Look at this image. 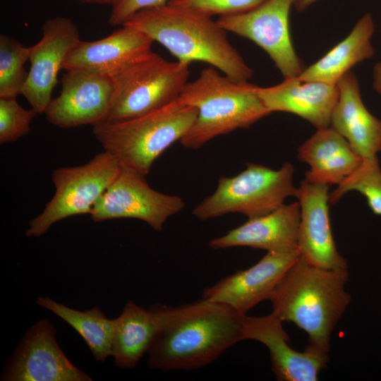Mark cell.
<instances>
[{
  "label": "cell",
  "instance_id": "obj_1",
  "mask_svg": "<svg viewBox=\"0 0 381 381\" xmlns=\"http://www.w3.org/2000/svg\"><path fill=\"white\" fill-rule=\"evenodd\" d=\"M153 306L159 326L147 352L151 369H198L243 340L246 314L222 303L202 297L175 306Z\"/></svg>",
  "mask_w": 381,
  "mask_h": 381
},
{
  "label": "cell",
  "instance_id": "obj_2",
  "mask_svg": "<svg viewBox=\"0 0 381 381\" xmlns=\"http://www.w3.org/2000/svg\"><path fill=\"white\" fill-rule=\"evenodd\" d=\"M122 25L138 30L164 47L178 61H202L230 78L248 81L253 70L212 17L166 4L143 9Z\"/></svg>",
  "mask_w": 381,
  "mask_h": 381
},
{
  "label": "cell",
  "instance_id": "obj_3",
  "mask_svg": "<svg viewBox=\"0 0 381 381\" xmlns=\"http://www.w3.org/2000/svg\"><path fill=\"white\" fill-rule=\"evenodd\" d=\"M348 279V270L320 267L300 257L269 298L272 313L305 331L308 346L328 353L332 332L351 301Z\"/></svg>",
  "mask_w": 381,
  "mask_h": 381
},
{
  "label": "cell",
  "instance_id": "obj_4",
  "mask_svg": "<svg viewBox=\"0 0 381 381\" xmlns=\"http://www.w3.org/2000/svg\"><path fill=\"white\" fill-rule=\"evenodd\" d=\"M216 68H203L183 87L179 98L198 110L183 146L198 149L212 139L238 128H248L271 114L258 96L257 86L221 75Z\"/></svg>",
  "mask_w": 381,
  "mask_h": 381
},
{
  "label": "cell",
  "instance_id": "obj_5",
  "mask_svg": "<svg viewBox=\"0 0 381 381\" xmlns=\"http://www.w3.org/2000/svg\"><path fill=\"white\" fill-rule=\"evenodd\" d=\"M198 110L179 97L169 104L146 114L93 126V134L104 150L122 167L145 176L154 162L186 134Z\"/></svg>",
  "mask_w": 381,
  "mask_h": 381
},
{
  "label": "cell",
  "instance_id": "obj_6",
  "mask_svg": "<svg viewBox=\"0 0 381 381\" xmlns=\"http://www.w3.org/2000/svg\"><path fill=\"white\" fill-rule=\"evenodd\" d=\"M294 169L285 162L278 170L252 163L233 177L221 176L214 192L193 210L200 220H207L229 213H240L248 219L268 214L295 196Z\"/></svg>",
  "mask_w": 381,
  "mask_h": 381
},
{
  "label": "cell",
  "instance_id": "obj_7",
  "mask_svg": "<svg viewBox=\"0 0 381 381\" xmlns=\"http://www.w3.org/2000/svg\"><path fill=\"white\" fill-rule=\"evenodd\" d=\"M189 65L152 52L113 75V99L104 122L140 116L177 99L188 82Z\"/></svg>",
  "mask_w": 381,
  "mask_h": 381
},
{
  "label": "cell",
  "instance_id": "obj_8",
  "mask_svg": "<svg viewBox=\"0 0 381 381\" xmlns=\"http://www.w3.org/2000/svg\"><path fill=\"white\" fill-rule=\"evenodd\" d=\"M121 170L117 159L106 151L83 165L54 169L52 174L54 195L43 211L30 221L25 236L40 237L62 219L90 214Z\"/></svg>",
  "mask_w": 381,
  "mask_h": 381
},
{
  "label": "cell",
  "instance_id": "obj_9",
  "mask_svg": "<svg viewBox=\"0 0 381 381\" xmlns=\"http://www.w3.org/2000/svg\"><path fill=\"white\" fill-rule=\"evenodd\" d=\"M294 0H265L239 14L219 17L226 32L247 38L262 49L284 78L298 77L306 68L290 35L289 13Z\"/></svg>",
  "mask_w": 381,
  "mask_h": 381
},
{
  "label": "cell",
  "instance_id": "obj_10",
  "mask_svg": "<svg viewBox=\"0 0 381 381\" xmlns=\"http://www.w3.org/2000/svg\"><path fill=\"white\" fill-rule=\"evenodd\" d=\"M184 207L185 202L180 196L154 190L145 176L121 167L90 215L95 222L119 218L137 219L154 230L162 231L166 221Z\"/></svg>",
  "mask_w": 381,
  "mask_h": 381
},
{
  "label": "cell",
  "instance_id": "obj_11",
  "mask_svg": "<svg viewBox=\"0 0 381 381\" xmlns=\"http://www.w3.org/2000/svg\"><path fill=\"white\" fill-rule=\"evenodd\" d=\"M56 329L48 319L25 333L1 372V381H91L73 365L56 341Z\"/></svg>",
  "mask_w": 381,
  "mask_h": 381
},
{
  "label": "cell",
  "instance_id": "obj_12",
  "mask_svg": "<svg viewBox=\"0 0 381 381\" xmlns=\"http://www.w3.org/2000/svg\"><path fill=\"white\" fill-rule=\"evenodd\" d=\"M40 40L30 47V68L21 95L37 114L44 113L64 60L80 40L74 22L66 17L47 20Z\"/></svg>",
  "mask_w": 381,
  "mask_h": 381
},
{
  "label": "cell",
  "instance_id": "obj_13",
  "mask_svg": "<svg viewBox=\"0 0 381 381\" xmlns=\"http://www.w3.org/2000/svg\"><path fill=\"white\" fill-rule=\"evenodd\" d=\"M114 95L112 78L83 71H68L61 79L60 95L52 99L44 114L57 127L69 128L104 123Z\"/></svg>",
  "mask_w": 381,
  "mask_h": 381
},
{
  "label": "cell",
  "instance_id": "obj_14",
  "mask_svg": "<svg viewBox=\"0 0 381 381\" xmlns=\"http://www.w3.org/2000/svg\"><path fill=\"white\" fill-rule=\"evenodd\" d=\"M300 257L297 248L267 251L249 268L238 270L205 288L202 297L246 314L261 301L269 300L284 274Z\"/></svg>",
  "mask_w": 381,
  "mask_h": 381
},
{
  "label": "cell",
  "instance_id": "obj_15",
  "mask_svg": "<svg viewBox=\"0 0 381 381\" xmlns=\"http://www.w3.org/2000/svg\"><path fill=\"white\" fill-rule=\"evenodd\" d=\"M283 321L272 312L263 316L246 315L243 339L264 344L268 349L272 370L279 381H316L329 361L327 353L306 346L298 351L289 344Z\"/></svg>",
  "mask_w": 381,
  "mask_h": 381
},
{
  "label": "cell",
  "instance_id": "obj_16",
  "mask_svg": "<svg viewBox=\"0 0 381 381\" xmlns=\"http://www.w3.org/2000/svg\"><path fill=\"white\" fill-rule=\"evenodd\" d=\"M329 186L303 180L296 190L301 207L297 248L310 264L329 270H348L338 252L329 217Z\"/></svg>",
  "mask_w": 381,
  "mask_h": 381
},
{
  "label": "cell",
  "instance_id": "obj_17",
  "mask_svg": "<svg viewBox=\"0 0 381 381\" xmlns=\"http://www.w3.org/2000/svg\"><path fill=\"white\" fill-rule=\"evenodd\" d=\"M121 26L99 40H80L67 55L62 69L112 77L152 52L154 41L150 37L134 28Z\"/></svg>",
  "mask_w": 381,
  "mask_h": 381
},
{
  "label": "cell",
  "instance_id": "obj_18",
  "mask_svg": "<svg viewBox=\"0 0 381 381\" xmlns=\"http://www.w3.org/2000/svg\"><path fill=\"white\" fill-rule=\"evenodd\" d=\"M257 93L267 110L292 113L307 120L317 129L330 126L339 96V87L320 81L284 78L274 86H257Z\"/></svg>",
  "mask_w": 381,
  "mask_h": 381
},
{
  "label": "cell",
  "instance_id": "obj_19",
  "mask_svg": "<svg viewBox=\"0 0 381 381\" xmlns=\"http://www.w3.org/2000/svg\"><path fill=\"white\" fill-rule=\"evenodd\" d=\"M337 85L339 96L330 127L342 135L363 159L377 157L381 152V120L365 107L353 72L346 73Z\"/></svg>",
  "mask_w": 381,
  "mask_h": 381
},
{
  "label": "cell",
  "instance_id": "obj_20",
  "mask_svg": "<svg viewBox=\"0 0 381 381\" xmlns=\"http://www.w3.org/2000/svg\"><path fill=\"white\" fill-rule=\"evenodd\" d=\"M301 218L298 202L283 205L275 210L254 218L209 242L212 249L246 246L267 251L297 248Z\"/></svg>",
  "mask_w": 381,
  "mask_h": 381
},
{
  "label": "cell",
  "instance_id": "obj_21",
  "mask_svg": "<svg viewBox=\"0 0 381 381\" xmlns=\"http://www.w3.org/2000/svg\"><path fill=\"white\" fill-rule=\"evenodd\" d=\"M298 158L310 167L305 180L327 186L339 185L363 161L348 141L330 126L317 129L298 148Z\"/></svg>",
  "mask_w": 381,
  "mask_h": 381
},
{
  "label": "cell",
  "instance_id": "obj_22",
  "mask_svg": "<svg viewBox=\"0 0 381 381\" xmlns=\"http://www.w3.org/2000/svg\"><path fill=\"white\" fill-rule=\"evenodd\" d=\"M375 25L371 13L358 20L350 34L322 58L298 76L301 80H313L337 85L357 64L375 55L371 40Z\"/></svg>",
  "mask_w": 381,
  "mask_h": 381
},
{
  "label": "cell",
  "instance_id": "obj_23",
  "mask_svg": "<svg viewBox=\"0 0 381 381\" xmlns=\"http://www.w3.org/2000/svg\"><path fill=\"white\" fill-rule=\"evenodd\" d=\"M114 320L112 353L115 365L121 369L135 367L147 353L159 326L153 305L147 309L129 301Z\"/></svg>",
  "mask_w": 381,
  "mask_h": 381
},
{
  "label": "cell",
  "instance_id": "obj_24",
  "mask_svg": "<svg viewBox=\"0 0 381 381\" xmlns=\"http://www.w3.org/2000/svg\"><path fill=\"white\" fill-rule=\"evenodd\" d=\"M36 303L72 327L84 339L96 361L104 362L111 356L114 320L109 319L98 306L80 311L48 296L38 297Z\"/></svg>",
  "mask_w": 381,
  "mask_h": 381
},
{
  "label": "cell",
  "instance_id": "obj_25",
  "mask_svg": "<svg viewBox=\"0 0 381 381\" xmlns=\"http://www.w3.org/2000/svg\"><path fill=\"white\" fill-rule=\"evenodd\" d=\"M30 47L6 35H0V98H16L26 82Z\"/></svg>",
  "mask_w": 381,
  "mask_h": 381
},
{
  "label": "cell",
  "instance_id": "obj_26",
  "mask_svg": "<svg viewBox=\"0 0 381 381\" xmlns=\"http://www.w3.org/2000/svg\"><path fill=\"white\" fill-rule=\"evenodd\" d=\"M352 190L362 194L372 212L381 216V169L377 157L363 159L359 167L329 194V203H337Z\"/></svg>",
  "mask_w": 381,
  "mask_h": 381
},
{
  "label": "cell",
  "instance_id": "obj_27",
  "mask_svg": "<svg viewBox=\"0 0 381 381\" xmlns=\"http://www.w3.org/2000/svg\"><path fill=\"white\" fill-rule=\"evenodd\" d=\"M36 114L33 109H24L16 98H0V143H12L27 135Z\"/></svg>",
  "mask_w": 381,
  "mask_h": 381
},
{
  "label": "cell",
  "instance_id": "obj_28",
  "mask_svg": "<svg viewBox=\"0 0 381 381\" xmlns=\"http://www.w3.org/2000/svg\"><path fill=\"white\" fill-rule=\"evenodd\" d=\"M265 0H169L167 4L192 9L206 16H228L248 11Z\"/></svg>",
  "mask_w": 381,
  "mask_h": 381
},
{
  "label": "cell",
  "instance_id": "obj_29",
  "mask_svg": "<svg viewBox=\"0 0 381 381\" xmlns=\"http://www.w3.org/2000/svg\"><path fill=\"white\" fill-rule=\"evenodd\" d=\"M169 0H120L111 7L109 23L111 26L122 25L138 11L167 4Z\"/></svg>",
  "mask_w": 381,
  "mask_h": 381
},
{
  "label": "cell",
  "instance_id": "obj_30",
  "mask_svg": "<svg viewBox=\"0 0 381 381\" xmlns=\"http://www.w3.org/2000/svg\"><path fill=\"white\" fill-rule=\"evenodd\" d=\"M373 86L381 95V60L374 66L373 71Z\"/></svg>",
  "mask_w": 381,
  "mask_h": 381
},
{
  "label": "cell",
  "instance_id": "obj_31",
  "mask_svg": "<svg viewBox=\"0 0 381 381\" xmlns=\"http://www.w3.org/2000/svg\"><path fill=\"white\" fill-rule=\"evenodd\" d=\"M317 1L318 0H294V7L297 11L302 12Z\"/></svg>",
  "mask_w": 381,
  "mask_h": 381
},
{
  "label": "cell",
  "instance_id": "obj_32",
  "mask_svg": "<svg viewBox=\"0 0 381 381\" xmlns=\"http://www.w3.org/2000/svg\"><path fill=\"white\" fill-rule=\"evenodd\" d=\"M83 4L115 6L120 0H71Z\"/></svg>",
  "mask_w": 381,
  "mask_h": 381
}]
</instances>
